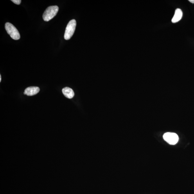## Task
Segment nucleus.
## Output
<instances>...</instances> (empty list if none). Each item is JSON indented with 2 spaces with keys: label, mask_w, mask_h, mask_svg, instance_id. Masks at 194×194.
I'll return each instance as SVG.
<instances>
[{
  "label": "nucleus",
  "mask_w": 194,
  "mask_h": 194,
  "mask_svg": "<svg viewBox=\"0 0 194 194\" xmlns=\"http://www.w3.org/2000/svg\"><path fill=\"white\" fill-rule=\"evenodd\" d=\"M164 139L166 142L171 145H174L179 140L178 135L174 133L167 132L163 135Z\"/></svg>",
  "instance_id": "4"
},
{
  "label": "nucleus",
  "mask_w": 194,
  "mask_h": 194,
  "mask_svg": "<svg viewBox=\"0 0 194 194\" xmlns=\"http://www.w3.org/2000/svg\"><path fill=\"white\" fill-rule=\"evenodd\" d=\"M59 7L57 6H51L47 8L42 15L45 21L48 22L55 17L58 12Z\"/></svg>",
  "instance_id": "1"
},
{
  "label": "nucleus",
  "mask_w": 194,
  "mask_h": 194,
  "mask_svg": "<svg viewBox=\"0 0 194 194\" xmlns=\"http://www.w3.org/2000/svg\"><path fill=\"white\" fill-rule=\"evenodd\" d=\"M1 81V76L0 75V82Z\"/></svg>",
  "instance_id": "10"
},
{
  "label": "nucleus",
  "mask_w": 194,
  "mask_h": 194,
  "mask_svg": "<svg viewBox=\"0 0 194 194\" xmlns=\"http://www.w3.org/2000/svg\"><path fill=\"white\" fill-rule=\"evenodd\" d=\"M11 1H12L15 4H17V5H20L21 2V0H12Z\"/></svg>",
  "instance_id": "8"
},
{
  "label": "nucleus",
  "mask_w": 194,
  "mask_h": 194,
  "mask_svg": "<svg viewBox=\"0 0 194 194\" xmlns=\"http://www.w3.org/2000/svg\"><path fill=\"white\" fill-rule=\"evenodd\" d=\"M183 15V12L180 9L178 8L176 10L175 14L172 18L171 21L173 23H177L182 19Z\"/></svg>",
  "instance_id": "6"
},
{
  "label": "nucleus",
  "mask_w": 194,
  "mask_h": 194,
  "mask_svg": "<svg viewBox=\"0 0 194 194\" xmlns=\"http://www.w3.org/2000/svg\"><path fill=\"white\" fill-rule=\"evenodd\" d=\"M189 1L191 2V3H194V0H189Z\"/></svg>",
  "instance_id": "9"
},
{
  "label": "nucleus",
  "mask_w": 194,
  "mask_h": 194,
  "mask_svg": "<svg viewBox=\"0 0 194 194\" xmlns=\"http://www.w3.org/2000/svg\"><path fill=\"white\" fill-rule=\"evenodd\" d=\"M39 87L34 86L30 87L27 88L24 90V94L28 96H32L37 94L39 93Z\"/></svg>",
  "instance_id": "5"
},
{
  "label": "nucleus",
  "mask_w": 194,
  "mask_h": 194,
  "mask_svg": "<svg viewBox=\"0 0 194 194\" xmlns=\"http://www.w3.org/2000/svg\"><path fill=\"white\" fill-rule=\"evenodd\" d=\"M6 30L7 33L12 39L18 40L20 38V34L17 29L13 24L7 22L5 25Z\"/></svg>",
  "instance_id": "2"
},
{
  "label": "nucleus",
  "mask_w": 194,
  "mask_h": 194,
  "mask_svg": "<svg viewBox=\"0 0 194 194\" xmlns=\"http://www.w3.org/2000/svg\"><path fill=\"white\" fill-rule=\"evenodd\" d=\"M62 92L66 98L72 99L74 96V94L73 89L68 87H66L62 89Z\"/></svg>",
  "instance_id": "7"
},
{
  "label": "nucleus",
  "mask_w": 194,
  "mask_h": 194,
  "mask_svg": "<svg viewBox=\"0 0 194 194\" xmlns=\"http://www.w3.org/2000/svg\"><path fill=\"white\" fill-rule=\"evenodd\" d=\"M76 26V22L75 20L70 21L65 29L64 38L66 40H68L73 37L75 31Z\"/></svg>",
  "instance_id": "3"
}]
</instances>
